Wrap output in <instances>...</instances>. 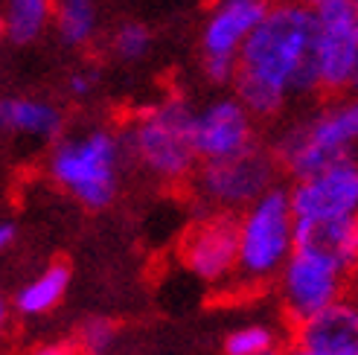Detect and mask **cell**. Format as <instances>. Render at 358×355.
<instances>
[{"instance_id":"6da1fadb","label":"cell","mask_w":358,"mask_h":355,"mask_svg":"<svg viewBox=\"0 0 358 355\" xmlns=\"http://www.w3.org/2000/svg\"><path fill=\"white\" fill-rule=\"evenodd\" d=\"M317 17L297 0H274V6L250 32L239 52L234 94L259 122H274L297 99H317Z\"/></svg>"},{"instance_id":"7a4b0ae2","label":"cell","mask_w":358,"mask_h":355,"mask_svg":"<svg viewBox=\"0 0 358 355\" xmlns=\"http://www.w3.org/2000/svg\"><path fill=\"white\" fill-rule=\"evenodd\" d=\"M122 131L108 126H87L64 131L50 143L47 175L62 192H67L85 210H108L122 189V172L129 164Z\"/></svg>"},{"instance_id":"3957f363","label":"cell","mask_w":358,"mask_h":355,"mask_svg":"<svg viewBox=\"0 0 358 355\" xmlns=\"http://www.w3.org/2000/svg\"><path fill=\"white\" fill-rule=\"evenodd\" d=\"M271 152L292 178L312 175L338 157L358 154V91L324 96V102L289 122L271 140Z\"/></svg>"},{"instance_id":"277c9868","label":"cell","mask_w":358,"mask_h":355,"mask_svg":"<svg viewBox=\"0 0 358 355\" xmlns=\"http://www.w3.org/2000/svg\"><path fill=\"white\" fill-rule=\"evenodd\" d=\"M195 108L184 96H166L146 105L122 129L129 157L157 184L178 187L192 181L201 157L192 140Z\"/></svg>"},{"instance_id":"5b68a950","label":"cell","mask_w":358,"mask_h":355,"mask_svg":"<svg viewBox=\"0 0 358 355\" xmlns=\"http://www.w3.org/2000/svg\"><path fill=\"white\" fill-rule=\"evenodd\" d=\"M297 245V216L289 187H271L239 212V265L230 286L262 289L274 282Z\"/></svg>"},{"instance_id":"8992f818","label":"cell","mask_w":358,"mask_h":355,"mask_svg":"<svg viewBox=\"0 0 358 355\" xmlns=\"http://www.w3.org/2000/svg\"><path fill=\"white\" fill-rule=\"evenodd\" d=\"M280 161L271 146H250L234 157L201 161L192 175V195L204 210L239 212L280 184Z\"/></svg>"},{"instance_id":"52a82bcc","label":"cell","mask_w":358,"mask_h":355,"mask_svg":"<svg viewBox=\"0 0 358 355\" xmlns=\"http://www.w3.org/2000/svg\"><path fill=\"white\" fill-rule=\"evenodd\" d=\"M274 282H277L280 309L285 321L294 326L306 321V317L329 309L338 300L350 297L355 280L327 254L294 245V254L282 265V271Z\"/></svg>"},{"instance_id":"ba28073f","label":"cell","mask_w":358,"mask_h":355,"mask_svg":"<svg viewBox=\"0 0 358 355\" xmlns=\"http://www.w3.org/2000/svg\"><path fill=\"white\" fill-rule=\"evenodd\" d=\"M274 0H216L199 32L201 73L213 87H234L239 52Z\"/></svg>"},{"instance_id":"9c48e42d","label":"cell","mask_w":358,"mask_h":355,"mask_svg":"<svg viewBox=\"0 0 358 355\" xmlns=\"http://www.w3.org/2000/svg\"><path fill=\"white\" fill-rule=\"evenodd\" d=\"M317 17V73H320V94L338 96L355 91L358 82V3L352 0H329Z\"/></svg>"},{"instance_id":"30bf717a","label":"cell","mask_w":358,"mask_h":355,"mask_svg":"<svg viewBox=\"0 0 358 355\" xmlns=\"http://www.w3.org/2000/svg\"><path fill=\"white\" fill-rule=\"evenodd\" d=\"M184 268L207 286H230L239 265V216L204 210L181 239Z\"/></svg>"},{"instance_id":"8fae6325","label":"cell","mask_w":358,"mask_h":355,"mask_svg":"<svg viewBox=\"0 0 358 355\" xmlns=\"http://www.w3.org/2000/svg\"><path fill=\"white\" fill-rule=\"evenodd\" d=\"M297 222H329L358 216V154L338 157L289 187Z\"/></svg>"},{"instance_id":"7c38bea8","label":"cell","mask_w":358,"mask_h":355,"mask_svg":"<svg viewBox=\"0 0 358 355\" xmlns=\"http://www.w3.org/2000/svg\"><path fill=\"white\" fill-rule=\"evenodd\" d=\"M257 117L245 108V102L230 94L216 96L195 108L192 117V140L201 161H222L257 146Z\"/></svg>"},{"instance_id":"4fadbf2b","label":"cell","mask_w":358,"mask_h":355,"mask_svg":"<svg viewBox=\"0 0 358 355\" xmlns=\"http://www.w3.org/2000/svg\"><path fill=\"white\" fill-rule=\"evenodd\" d=\"M292 344L324 355H358V306L344 297L292 326Z\"/></svg>"},{"instance_id":"5bb4252c","label":"cell","mask_w":358,"mask_h":355,"mask_svg":"<svg viewBox=\"0 0 358 355\" xmlns=\"http://www.w3.org/2000/svg\"><path fill=\"white\" fill-rule=\"evenodd\" d=\"M64 126L67 117L56 102L41 96H0V131L35 143H56Z\"/></svg>"},{"instance_id":"9a60e30c","label":"cell","mask_w":358,"mask_h":355,"mask_svg":"<svg viewBox=\"0 0 358 355\" xmlns=\"http://www.w3.org/2000/svg\"><path fill=\"white\" fill-rule=\"evenodd\" d=\"M297 245L327 254L352 280L358 277V216L329 222H297Z\"/></svg>"},{"instance_id":"2e32d148","label":"cell","mask_w":358,"mask_h":355,"mask_svg":"<svg viewBox=\"0 0 358 355\" xmlns=\"http://www.w3.org/2000/svg\"><path fill=\"white\" fill-rule=\"evenodd\" d=\"M56 0H0V35L15 47H29L52 29Z\"/></svg>"},{"instance_id":"e0dca14e","label":"cell","mask_w":358,"mask_h":355,"mask_svg":"<svg viewBox=\"0 0 358 355\" xmlns=\"http://www.w3.org/2000/svg\"><path fill=\"white\" fill-rule=\"evenodd\" d=\"M70 280H73V271H70L67 262H50L41 274H35L32 280H27L21 289L15 291L12 297V306L17 314L24 317H44L56 309L67 289H70Z\"/></svg>"},{"instance_id":"ac0fdd59","label":"cell","mask_w":358,"mask_h":355,"mask_svg":"<svg viewBox=\"0 0 358 355\" xmlns=\"http://www.w3.org/2000/svg\"><path fill=\"white\" fill-rule=\"evenodd\" d=\"M99 0H56L52 29L70 50H85L99 35Z\"/></svg>"},{"instance_id":"d6986e66","label":"cell","mask_w":358,"mask_h":355,"mask_svg":"<svg viewBox=\"0 0 358 355\" xmlns=\"http://www.w3.org/2000/svg\"><path fill=\"white\" fill-rule=\"evenodd\" d=\"M108 50H111L114 59H120L125 64L143 61L152 50V32H149L146 24H140V21H122L120 27L111 29Z\"/></svg>"},{"instance_id":"ffe728a7","label":"cell","mask_w":358,"mask_h":355,"mask_svg":"<svg viewBox=\"0 0 358 355\" xmlns=\"http://www.w3.org/2000/svg\"><path fill=\"white\" fill-rule=\"evenodd\" d=\"M280 347V335L268 324H245L224 335V355H262L265 349Z\"/></svg>"},{"instance_id":"44dd1931","label":"cell","mask_w":358,"mask_h":355,"mask_svg":"<svg viewBox=\"0 0 358 355\" xmlns=\"http://www.w3.org/2000/svg\"><path fill=\"white\" fill-rule=\"evenodd\" d=\"M117 341V324L108 317H87L76 332V344L82 352H105Z\"/></svg>"},{"instance_id":"7402d4cb","label":"cell","mask_w":358,"mask_h":355,"mask_svg":"<svg viewBox=\"0 0 358 355\" xmlns=\"http://www.w3.org/2000/svg\"><path fill=\"white\" fill-rule=\"evenodd\" d=\"M99 87V73L91 67H82V70H73L67 76V94L70 99H91Z\"/></svg>"},{"instance_id":"603a6c76","label":"cell","mask_w":358,"mask_h":355,"mask_svg":"<svg viewBox=\"0 0 358 355\" xmlns=\"http://www.w3.org/2000/svg\"><path fill=\"white\" fill-rule=\"evenodd\" d=\"M27 355H85L79 344H70V341H52V344H41L29 349Z\"/></svg>"},{"instance_id":"cb8c5ba5","label":"cell","mask_w":358,"mask_h":355,"mask_svg":"<svg viewBox=\"0 0 358 355\" xmlns=\"http://www.w3.org/2000/svg\"><path fill=\"white\" fill-rule=\"evenodd\" d=\"M15 233H17V230H15V224H12V222H0V254L9 251V247H12Z\"/></svg>"},{"instance_id":"d4e9b609","label":"cell","mask_w":358,"mask_h":355,"mask_svg":"<svg viewBox=\"0 0 358 355\" xmlns=\"http://www.w3.org/2000/svg\"><path fill=\"white\" fill-rule=\"evenodd\" d=\"M15 312V306H9V300H6V294H3V289H0V335L6 332V326H9V314Z\"/></svg>"},{"instance_id":"484cf974","label":"cell","mask_w":358,"mask_h":355,"mask_svg":"<svg viewBox=\"0 0 358 355\" xmlns=\"http://www.w3.org/2000/svg\"><path fill=\"white\" fill-rule=\"evenodd\" d=\"M285 355H324V352L306 349V347H300V344H289V347H285Z\"/></svg>"},{"instance_id":"4316f807","label":"cell","mask_w":358,"mask_h":355,"mask_svg":"<svg viewBox=\"0 0 358 355\" xmlns=\"http://www.w3.org/2000/svg\"><path fill=\"white\" fill-rule=\"evenodd\" d=\"M297 3H303V6H309V9H320L324 3H329V0H297Z\"/></svg>"},{"instance_id":"83f0119b","label":"cell","mask_w":358,"mask_h":355,"mask_svg":"<svg viewBox=\"0 0 358 355\" xmlns=\"http://www.w3.org/2000/svg\"><path fill=\"white\" fill-rule=\"evenodd\" d=\"M262 355H285V347L280 344V347H271V349H265Z\"/></svg>"},{"instance_id":"f1b7e54d","label":"cell","mask_w":358,"mask_h":355,"mask_svg":"<svg viewBox=\"0 0 358 355\" xmlns=\"http://www.w3.org/2000/svg\"><path fill=\"white\" fill-rule=\"evenodd\" d=\"M350 297H352V303L358 306V277H355V282H352V291H350Z\"/></svg>"},{"instance_id":"f546056e","label":"cell","mask_w":358,"mask_h":355,"mask_svg":"<svg viewBox=\"0 0 358 355\" xmlns=\"http://www.w3.org/2000/svg\"><path fill=\"white\" fill-rule=\"evenodd\" d=\"M85 355H105V352H85Z\"/></svg>"},{"instance_id":"4dcf8cb0","label":"cell","mask_w":358,"mask_h":355,"mask_svg":"<svg viewBox=\"0 0 358 355\" xmlns=\"http://www.w3.org/2000/svg\"><path fill=\"white\" fill-rule=\"evenodd\" d=\"M352 3H358V0H352Z\"/></svg>"}]
</instances>
